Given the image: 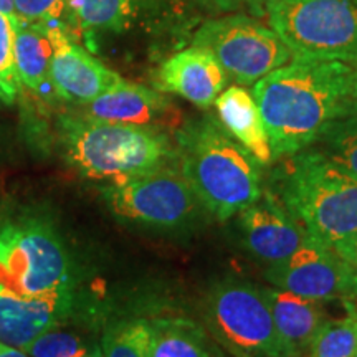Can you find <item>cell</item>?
<instances>
[{
  "instance_id": "4fadbf2b",
  "label": "cell",
  "mask_w": 357,
  "mask_h": 357,
  "mask_svg": "<svg viewBox=\"0 0 357 357\" xmlns=\"http://www.w3.org/2000/svg\"><path fill=\"white\" fill-rule=\"evenodd\" d=\"M71 303V288L25 296L0 283V342L24 349L40 334L56 328L70 312Z\"/></svg>"
},
{
  "instance_id": "7402d4cb",
  "label": "cell",
  "mask_w": 357,
  "mask_h": 357,
  "mask_svg": "<svg viewBox=\"0 0 357 357\" xmlns=\"http://www.w3.org/2000/svg\"><path fill=\"white\" fill-rule=\"evenodd\" d=\"M314 147L357 178V116L349 114L333 121Z\"/></svg>"
},
{
  "instance_id": "52a82bcc",
  "label": "cell",
  "mask_w": 357,
  "mask_h": 357,
  "mask_svg": "<svg viewBox=\"0 0 357 357\" xmlns=\"http://www.w3.org/2000/svg\"><path fill=\"white\" fill-rule=\"evenodd\" d=\"M0 283L25 296L71 288L70 257L50 225L30 218L0 230Z\"/></svg>"
},
{
  "instance_id": "ffe728a7",
  "label": "cell",
  "mask_w": 357,
  "mask_h": 357,
  "mask_svg": "<svg viewBox=\"0 0 357 357\" xmlns=\"http://www.w3.org/2000/svg\"><path fill=\"white\" fill-rule=\"evenodd\" d=\"M132 13L134 0H70V17L86 33H121Z\"/></svg>"
},
{
  "instance_id": "8992f818",
  "label": "cell",
  "mask_w": 357,
  "mask_h": 357,
  "mask_svg": "<svg viewBox=\"0 0 357 357\" xmlns=\"http://www.w3.org/2000/svg\"><path fill=\"white\" fill-rule=\"evenodd\" d=\"M205 328L231 357H283L263 288L225 278L213 284L204 307Z\"/></svg>"
},
{
  "instance_id": "5b68a950",
  "label": "cell",
  "mask_w": 357,
  "mask_h": 357,
  "mask_svg": "<svg viewBox=\"0 0 357 357\" xmlns=\"http://www.w3.org/2000/svg\"><path fill=\"white\" fill-rule=\"evenodd\" d=\"M265 13L293 58L357 61V0H268Z\"/></svg>"
},
{
  "instance_id": "83f0119b",
  "label": "cell",
  "mask_w": 357,
  "mask_h": 357,
  "mask_svg": "<svg viewBox=\"0 0 357 357\" xmlns=\"http://www.w3.org/2000/svg\"><path fill=\"white\" fill-rule=\"evenodd\" d=\"M333 248L357 275V234L354 236H351V238L344 240V242L334 245Z\"/></svg>"
},
{
  "instance_id": "484cf974",
  "label": "cell",
  "mask_w": 357,
  "mask_h": 357,
  "mask_svg": "<svg viewBox=\"0 0 357 357\" xmlns=\"http://www.w3.org/2000/svg\"><path fill=\"white\" fill-rule=\"evenodd\" d=\"M19 20L38 25H65L70 0H13Z\"/></svg>"
},
{
  "instance_id": "8fae6325",
  "label": "cell",
  "mask_w": 357,
  "mask_h": 357,
  "mask_svg": "<svg viewBox=\"0 0 357 357\" xmlns=\"http://www.w3.org/2000/svg\"><path fill=\"white\" fill-rule=\"evenodd\" d=\"M236 217L243 248L268 266L287 260L310 236L271 190H263Z\"/></svg>"
},
{
  "instance_id": "ba28073f",
  "label": "cell",
  "mask_w": 357,
  "mask_h": 357,
  "mask_svg": "<svg viewBox=\"0 0 357 357\" xmlns=\"http://www.w3.org/2000/svg\"><path fill=\"white\" fill-rule=\"evenodd\" d=\"M192 43L207 48L240 86L255 84L293 60L291 50L271 26L243 13L205 22Z\"/></svg>"
},
{
  "instance_id": "2e32d148",
  "label": "cell",
  "mask_w": 357,
  "mask_h": 357,
  "mask_svg": "<svg viewBox=\"0 0 357 357\" xmlns=\"http://www.w3.org/2000/svg\"><path fill=\"white\" fill-rule=\"evenodd\" d=\"M276 329L283 357H306L321 331L326 312L321 301L275 287H261Z\"/></svg>"
},
{
  "instance_id": "44dd1931",
  "label": "cell",
  "mask_w": 357,
  "mask_h": 357,
  "mask_svg": "<svg viewBox=\"0 0 357 357\" xmlns=\"http://www.w3.org/2000/svg\"><path fill=\"white\" fill-rule=\"evenodd\" d=\"M346 314L328 319L306 357H354L357 351V305L344 300Z\"/></svg>"
},
{
  "instance_id": "7a4b0ae2",
  "label": "cell",
  "mask_w": 357,
  "mask_h": 357,
  "mask_svg": "<svg viewBox=\"0 0 357 357\" xmlns=\"http://www.w3.org/2000/svg\"><path fill=\"white\" fill-rule=\"evenodd\" d=\"M176 160L199 202L222 222L260 199L265 189L260 164L213 116L177 129Z\"/></svg>"
},
{
  "instance_id": "4316f807",
  "label": "cell",
  "mask_w": 357,
  "mask_h": 357,
  "mask_svg": "<svg viewBox=\"0 0 357 357\" xmlns=\"http://www.w3.org/2000/svg\"><path fill=\"white\" fill-rule=\"evenodd\" d=\"M213 3L225 12L236 10H252L257 13L265 12L268 0H213Z\"/></svg>"
},
{
  "instance_id": "f1b7e54d",
  "label": "cell",
  "mask_w": 357,
  "mask_h": 357,
  "mask_svg": "<svg viewBox=\"0 0 357 357\" xmlns=\"http://www.w3.org/2000/svg\"><path fill=\"white\" fill-rule=\"evenodd\" d=\"M0 13L8 17L12 24H15L19 20V17L15 13V3H13V0H0Z\"/></svg>"
},
{
  "instance_id": "9c48e42d",
  "label": "cell",
  "mask_w": 357,
  "mask_h": 357,
  "mask_svg": "<svg viewBox=\"0 0 357 357\" xmlns=\"http://www.w3.org/2000/svg\"><path fill=\"white\" fill-rule=\"evenodd\" d=\"M102 194L116 215L159 230L184 229L197 215L200 204L181 171L171 164L111 182Z\"/></svg>"
},
{
  "instance_id": "d6986e66",
  "label": "cell",
  "mask_w": 357,
  "mask_h": 357,
  "mask_svg": "<svg viewBox=\"0 0 357 357\" xmlns=\"http://www.w3.org/2000/svg\"><path fill=\"white\" fill-rule=\"evenodd\" d=\"M13 26L12 56L22 86L40 96L53 91L50 83L52 43L45 25L17 20Z\"/></svg>"
},
{
  "instance_id": "e0dca14e",
  "label": "cell",
  "mask_w": 357,
  "mask_h": 357,
  "mask_svg": "<svg viewBox=\"0 0 357 357\" xmlns=\"http://www.w3.org/2000/svg\"><path fill=\"white\" fill-rule=\"evenodd\" d=\"M213 105L217 108V119L222 128L261 167L271 166L275 162L273 153L253 93L240 84H235L223 89Z\"/></svg>"
},
{
  "instance_id": "3957f363",
  "label": "cell",
  "mask_w": 357,
  "mask_h": 357,
  "mask_svg": "<svg viewBox=\"0 0 357 357\" xmlns=\"http://www.w3.org/2000/svg\"><path fill=\"white\" fill-rule=\"evenodd\" d=\"M270 190L311 236L329 247L357 234V178L307 147L280 159Z\"/></svg>"
},
{
  "instance_id": "d4e9b609",
  "label": "cell",
  "mask_w": 357,
  "mask_h": 357,
  "mask_svg": "<svg viewBox=\"0 0 357 357\" xmlns=\"http://www.w3.org/2000/svg\"><path fill=\"white\" fill-rule=\"evenodd\" d=\"M12 43V22L3 13H0V106H12L22 89L15 73V66H13Z\"/></svg>"
},
{
  "instance_id": "f546056e",
  "label": "cell",
  "mask_w": 357,
  "mask_h": 357,
  "mask_svg": "<svg viewBox=\"0 0 357 357\" xmlns=\"http://www.w3.org/2000/svg\"><path fill=\"white\" fill-rule=\"evenodd\" d=\"M0 357H29L24 349L0 342Z\"/></svg>"
},
{
  "instance_id": "7c38bea8",
  "label": "cell",
  "mask_w": 357,
  "mask_h": 357,
  "mask_svg": "<svg viewBox=\"0 0 357 357\" xmlns=\"http://www.w3.org/2000/svg\"><path fill=\"white\" fill-rule=\"evenodd\" d=\"M47 30L52 43L50 83L60 100L86 105L121 82L116 71L75 43L65 25H50Z\"/></svg>"
},
{
  "instance_id": "30bf717a",
  "label": "cell",
  "mask_w": 357,
  "mask_h": 357,
  "mask_svg": "<svg viewBox=\"0 0 357 357\" xmlns=\"http://www.w3.org/2000/svg\"><path fill=\"white\" fill-rule=\"evenodd\" d=\"M265 280L270 287L321 303L357 296V275L333 247L311 235L287 260L268 266Z\"/></svg>"
},
{
  "instance_id": "6da1fadb",
  "label": "cell",
  "mask_w": 357,
  "mask_h": 357,
  "mask_svg": "<svg viewBox=\"0 0 357 357\" xmlns=\"http://www.w3.org/2000/svg\"><path fill=\"white\" fill-rule=\"evenodd\" d=\"M352 79L351 63L293 58L253 84L275 160L312 147L351 114Z\"/></svg>"
},
{
  "instance_id": "ac0fdd59",
  "label": "cell",
  "mask_w": 357,
  "mask_h": 357,
  "mask_svg": "<svg viewBox=\"0 0 357 357\" xmlns=\"http://www.w3.org/2000/svg\"><path fill=\"white\" fill-rule=\"evenodd\" d=\"M149 323V357H225L205 328L184 316H160Z\"/></svg>"
},
{
  "instance_id": "603a6c76",
  "label": "cell",
  "mask_w": 357,
  "mask_h": 357,
  "mask_svg": "<svg viewBox=\"0 0 357 357\" xmlns=\"http://www.w3.org/2000/svg\"><path fill=\"white\" fill-rule=\"evenodd\" d=\"M101 357H149V323L146 319L123 321L101 339Z\"/></svg>"
},
{
  "instance_id": "cb8c5ba5",
  "label": "cell",
  "mask_w": 357,
  "mask_h": 357,
  "mask_svg": "<svg viewBox=\"0 0 357 357\" xmlns=\"http://www.w3.org/2000/svg\"><path fill=\"white\" fill-rule=\"evenodd\" d=\"M29 357H101V347L91 344L79 334L50 331L40 334L24 347Z\"/></svg>"
},
{
  "instance_id": "9a60e30c",
  "label": "cell",
  "mask_w": 357,
  "mask_h": 357,
  "mask_svg": "<svg viewBox=\"0 0 357 357\" xmlns=\"http://www.w3.org/2000/svg\"><path fill=\"white\" fill-rule=\"evenodd\" d=\"M227 82L229 77L217 58L207 48L192 45L164 61L155 84L160 91L172 93L205 109L215 102Z\"/></svg>"
},
{
  "instance_id": "277c9868",
  "label": "cell",
  "mask_w": 357,
  "mask_h": 357,
  "mask_svg": "<svg viewBox=\"0 0 357 357\" xmlns=\"http://www.w3.org/2000/svg\"><path fill=\"white\" fill-rule=\"evenodd\" d=\"M58 136L66 159L83 176L121 182L176 160V144L160 128L61 114Z\"/></svg>"
},
{
  "instance_id": "5bb4252c",
  "label": "cell",
  "mask_w": 357,
  "mask_h": 357,
  "mask_svg": "<svg viewBox=\"0 0 357 357\" xmlns=\"http://www.w3.org/2000/svg\"><path fill=\"white\" fill-rule=\"evenodd\" d=\"M83 106L84 116L100 121L160 129L178 126V111L166 96L142 84L128 83L126 79Z\"/></svg>"
},
{
  "instance_id": "4dcf8cb0",
  "label": "cell",
  "mask_w": 357,
  "mask_h": 357,
  "mask_svg": "<svg viewBox=\"0 0 357 357\" xmlns=\"http://www.w3.org/2000/svg\"><path fill=\"white\" fill-rule=\"evenodd\" d=\"M354 68V79H352V96H351V114L357 116V61L351 63Z\"/></svg>"
},
{
  "instance_id": "1f68e13d",
  "label": "cell",
  "mask_w": 357,
  "mask_h": 357,
  "mask_svg": "<svg viewBox=\"0 0 357 357\" xmlns=\"http://www.w3.org/2000/svg\"><path fill=\"white\" fill-rule=\"evenodd\" d=\"M354 357H357V351H356V354H354Z\"/></svg>"
}]
</instances>
